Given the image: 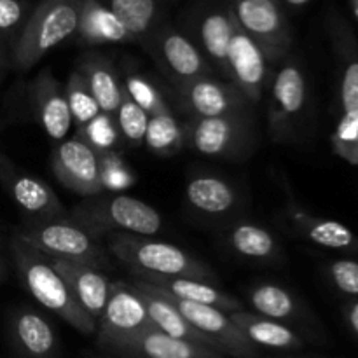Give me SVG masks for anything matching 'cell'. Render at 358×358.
Returning <instances> with one entry per match:
<instances>
[{"label":"cell","instance_id":"cell-34","mask_svg":"<svg viewBox=\"0 0 358 358\" xmlns=\"http://www.w3.org/2000/svg\"><path fill=\"white\" fill-rule=\"evenodd\" d=\"M80 34L91 42H122L131 37L110 10L100 7L87 10L80 23Z\"/></svg>","mask_w":358,"mask_h":358},{"label":"cell","instance_id":"cell-33","mask_svg":"<svg viewBox=\"0 0 358 358\" xmlns=\"http://www.w3.org/2000/svg\"><path fill=\"white\" fill-rule=\"evenodd\" d=\"M110 13L131 37H140L150 30L156 3L154 0H110Z\"/></svg>","mask_w":358,"mask_h":358},{"label":"cell","instance_id":"cell-11","mask_svg":"<svg viewBox=\"0 0 358 358\" xmlns=\"http://www.w3.org/2000/svg\"><path fill=\"white\" fill-rule=\"evenodd\" d=\"M0 184L27 219L51 220L62 219L69 213L44 180L17 170L3 152H0Z\"/></svg>","mask_w":358,"mask_h":358},{"label":"cell","instance_id":"cell-8","mask_svg":"<svg viewBox=\"0 0 358 358\" xmlns=\"http://www.w3.org/2000/svg\"><path fill=\"white\" fill-rule=\"evenodd\" d=\"M306 79L294 63L283 65L269 83L268 133L273 142L283 143L292 138L297 121L306 107Z\"/></svg>","mask_w":358,"mask_h":358},{"label":"cell","instance_id":"cell-29","mask_svg":"<svg viewBox=\"0 0 358 358\" xmlns=\"http://www.w3.org/2000/svg\"><path fill=\"white\" fill-rule=\"evenodd\" d=\"M234 24L224 14H210L201 23V44L208 58L215 63L220 72V79L229 80V66H227V51H229L231 37Z\"/></svg>","mask_w":358,"mask_h":358},{"label":"cell","instance_id":"cell-9","mask_svg":"<svg viewBox=\"0 0 358 358\" xmlns=\"http://www.w3.org/2000/svg\"><path fill=\"white\" fill-rule=\"evenodd\" d=\"M147 285V283H145ZM150 287V285H149ZM157 294L166 297L175 308L182 313V317L189 322L194 329H198L201 334H205L210 341L215 345L222 355L231 358H259L261 352L257 346L252 345L247 338L240 332V329L233 324L229 315L217 310L213 306H205V304L187 303V301L177 299L161 290L154 289Z\"/></svg>","mask_w":358,"mask_h":358},{"label":"cell","instance_id":"cell-38","mask_svg":"<svg viewBox=\"0 0 358 358\" xmlns=\"http://www.w3.org/2000/svg\"><path fill=\"white\" fill-rule=\"evenodd\" d=\"M331 273L339 290L358 296V262L338 261L332 264Z\"/></svg>","mask_w":358,"mask_h":358},{"label":"cell","instance_id":"cell-30","mask_svg":"<svg viewBox=\"0 0 358 358\" xmlns=\"http://www.w3.org/2000/svg\"><path fill=\"white\" fill-rule=\"evenodd\" d=\"M343 107H345V115L336 131V145L343 154H348L350 147L358 142V63H352L346 69L345 77H343Z\"/></svg>","mask_w":358,"mask_h":358},{"label":"cell","instance_id":"cell-13","mask_svg":"<svg viewBox=\"0 0 358 358\" xmlns=\"http://www.w3.org/2000/svg\"><path fill=\"white\" fill-rule=\"evenodd\" d=\"M98 348L103 353L124 358H226V355L208 346L175 339L156 327L103 343L98 345Z\"/></svg>","mask_w":358,"mask_h":358},{"label":"cell","instance_id":"cell-27","mask_svg":"<svg viewBox=\"0 0 358 358\" xmlns=\"http://www.w3.org/2000/svg\"><path fill=\"white\" fill-rule=\"evenodd\" d=\"M143 145L161 157L173 156L185 149V124L178 121L173 108L150 115Z\"/></svg>","mask_w":358,"mask_h":358},{"label":"cell","instance_id":"cell-39","mask_svg":"<svg viewBox=\"0 0 358 358\" xmlns=\"http://www.w3.org/2000/svg\"><path fill=\"white\" fill-rule=\"evenodd\" d=\"M23 21V6L17 0H0V34H9Z\"/></svg>","mask_w":358,"mask_h":358},{"label":"cell","instance_id":"cell-45","mask_svg":"<svg viewBox=\"0 0 358 358\" xmlns=\"http://www.w3.org/2000/svg\"><path fill=\"white\" fill-rule=\"evenodd\" d=\"M0 128H2V121H0Z\"/></svg>","mask_w":358,"mask_h":358},{"label":"cell","instance_id":"cell-2","mask_svg":"<svg viewBox=\"0 0 358 358\" xmlns=\"http://www.w3.org/2000/svg\"><path fill=\"white\" fill-rule=\"evenodd\" d=\"M69 217L98 240L114 233L150 238L163 227V217L154 206L122 192L86 198L70 210Z\"/></svg>","mask_w":358,"mask_h":358},{"label":"cell","instance_id":"cell-37","mask_svg":"<svg viewBox=\"0 0 358 358\" xmlns=\"http://www.w3.org/2000/svg\"><path fill=\"white\" fill-rule=\"evenodd\" d=\"M100 170L103 192H122V189H128L135 184V175L115 150L100 154Z\"/></svg>","mask_w":358,"mask_h":358},{"label":"cell","instance_id":"cell-7","mask_svg":"<svg viewBox=\"0 0 358 358\" xmlns=\"http://www.w3.org/2000/svg\"><path fill=\"white\" fill-rule=\"evenodd\" d=\"M79 28V10L69 2H59L38 14L23 31L13 51L17 70H28L48 51L69 38Z\"/></svg>","mask_w":358,"mask_h":358},{"label":"cell","instance_id":"cell-32","mask_svg":"<svg viewBox=\"0 0 358 358\" xmlns=\"http://www.w3.org/2000/svg\"><path fill=\"white\" fill-rule=\"evenodd\" d=\"M122 87H124V93L142 110H145L149 114V117L173 108L170 100L157 87V84H154L149 77L142 76L140 72H126L124 79H122Z\"/></svg>","mask_w":358,"mask_h":358},{"label":"cell","instance_id":"cell-14","mask_svg":"<svg viewBox=\"0 0 358 358\" xmlns=\"http://www.w3.org/2000/svg\"><path fill=\"white\" fill-rule=\"evenodd\" d=\"M227 66L229 83H233L254 107L261 103L273 77L269 62L261 48L245 31L236 28L233 30L227 51Z\"/></svg>","mask_w":358,"mask_h":358},{"label":"cell","instance_id":"cell-47","mask_svg":"<svg viewBox=\"0 0 358 358\" xmlns=\"http://www.w3.org/2000/svg\"><path fill=\"white\" fill-rule=\"evenodd\" d=\"M0 152H2V150H0Z\"/></svg>","mask_w":358,"mask_h":358},{"label":"cell","instance_id":"cell-25","mask_svg":"<svg viewBox=\"0 0 358 358\" xmlns=\"http://www.w3.org/2000/svg\"><path fill=\"white\" fill-rule=\"evenodd\" d=\"M77 72L84 77L100 110L114 117L124 96V87L114 65L101 56H87L80 62Z\"/></svg>","mask_w":358,"mask_h":358},{"label":"cell","instance_id":"cell-1","mask_svg":"<svg viewBox=\"0 0 358 358\" xmlns=\"http://www.w3.org/2000/svg\"><path fill=\"white\" fill-rule=\"evenodd\" d=\"M9 250L21 283L38 304L58 315L80 334H96L98 324L76 303L51 257L35 250L16 234L10 236Z\"/></svg>","mask_w":358,"mask_h":358},{"label":"cell","instance_id":"cell-40","mask_svg":"<svg viewBox=\"0 0 358 358\" xmlns=\"http://www.w3.org/2000/svg\"><path fill=\"white\" fill-rule=\"evenodd\" d=\"M7 69H9V59H7L6 52H3L2 45H0V83H2V79L6 77Z\"/></svg>","mask_w":358,"mask_h":358},{"label":"cell","instance_id":"cell-36","mask_svg":"<svg viewBox=\"0 0 358 358\" xmlns=\"http://www.w3.org/2000/svg\"><path fill=\"white\" fill-rule=\"evenodd\" d=\"M77 136L84 140L94 152L107 154L114 152V147L117 145L119 129L112 115L100 112L90 124L77 131Z\"/></svg>","mask_w":358,"mask_h":358},{"label":"cell","instance_id":"cell-24","mask_svg":"<svg viewBox=\"0 0 358 358\" xmlns=\"http://www.w3.org/2000/svg\"><path fill=\"white\" fill-rule=\"evenodd\" d=\"M233 324L254 346L271 350H297L303 346L299 336L282 322L261 317L254 311H234L229 313Z\"/></svg>","mask_w":358,"mask_h":358},{"label":"cell","instance_id":"cell-20","mask_svg":"<svg viewBox=\"0 0 358 358\" xmlns=\"http://www.w3.org/2000/svg\"><path fill=\"white\" fill-rule=\"evenodd\" d=\"M157 55L161 70L171 86H182L198 77L210 76V65L205 56L184 35H163L157 45Z\"/></svg>","mask_w":358,"mask_h":358},{"label":"cell","instance_id":"cell-10","mask_svg":"<svg viewBox=\"0 0 358 358\" xmlns=\"http://www.w3.org/2000/svg\"><path fill=\"white\" fill-rule=\"evenodd\" d=\"M51 170L63 187L83 198L103 192L100 154L77 135L56 143L51 152Z\"/></svg>","mask_w":358,"mask_h":358},{"label":"cell","instance_id":"cell-6","mask_svg":"<svg viewBox=\"0 0 358 358\" xmlns=\"http://www.w3.org/2000/svg\"><path fill=\"white\" fill-rule=\"evenodd\" d=\"M171 96L178 110L184 112L187 119L254 112V105L233 83L215 76H203L182 86H173Z\"/></svg>","mask_w":358,"mask_h":358},{"label":"cell","instance_id":"cell-42","mask_svg":"<svg viewBox=\"0 0 358 358\" xmlns=\"http://www.w3.org/2000/svg\"><path fill=\"white\" fill-rule=\"evenodd\" d=\"M350 324H352L353 331L358 334V303L352 308V311H350Z\"/></svg>","mask_w":358,"mask_h":358},{"label":"cell","instance_id":"cell-19","mask_svg":"<svg viewBox=\"0 0 358 358\" xmlns=\"http://www.w3.org/2000/svg\"><path fill=\"white\" fill-rule=\"evenodd\" d=\"M52 266L65 280L76 303L98 324L108 297L112 294V282L96 268L77 262L51 259Z\"/></svg>","mask_w":358,"mask_h":358},{"label":"cell","instance_id":"cell-48","mask_svg":"<svg viewBox=\"0 0 358 358\" xmlns=\"http://www.w3.org/2000/svg\"><path fill=\"white\" fill-rule=\"evenodd\" d=\"M259 358H261V357H259Z\"/></svg>","mask_w":358,"mask_h":358},{"label":"cell","instance_id":"cell-4","mask_svg":"<svg viewBox=\"0 0 358 358\" xmlns=\"http://www.w3.org/2000/svg\"><path fill=\"white\" fill-rule=\"evenodd\" d=\"M14 234L51 259L77 262L96 269L110 264V252L107 247L73 222L69 213L62 219L51 220L24 219Z\"/></svg>","mask_w":358,"mask_h":358},{"label":"cell","instance_id":"cell-46","mask_svg":"<svg viewBox=\"0 0 358 358\" xmlns=\"http://www.w3.org/2000/svg\"><path fill=\"white\" fill-rule=\"evenodd\" d=\"M357 16H358V9H357Z\"/></svg>","mask_w":358,"mask_h":358},{"label":"cell","instance_id":"cell-41","mask_svg":"<svg viewBox=\"0 0 358 358\" xmlns=\"http://www.w3.org/2000/svg\"><path fill=\"white\" fill-rule=\"evenodd\" d=\"M7 278V261L3 257V250H2V243H0V282Z\"/></svg>","mask_w":358,"mask_h":358},{"label":"cell","instance_id":"cell-17","mask_svg":"<svg viewBox=\"0 0 358 358\" xmlns=\"http://www.w3.org/2000/svg\"><path fill=\"white\" fill-rule=\"evenodd\" d=\"M241 192L227 178L212 173L194 175L185 185V201L198 215L212 220L234 217L241 206Z\"/></svg>","mask_w":358,"mask_h":358},{"label":"cell","instance_id":"cell-12","mask_svg":"<svg viewBox=\"0 0 358 358\" xmlns=\"http://www.w3.org/2000/svg\"><path fill=\"white\" fill-rule=\"evenodd\" d=\"M154 325L138 290L131 283H112V294L98 320L96 345L128 338Z\"/></svg>","mask_w":358,"mask_h":358},{"label":"cell","instance_id":"cell-22","mask_svg":"<svg viewBox=\"0 0 358 358\" xmlns=\"http://www.w3.org/2000/svg\"><path fill=\"white\" fill-rule=\"evenodd\" d=\"M13 338L27 358H58L59 339L45 317L21 308L13 317Z\"/></svg>","mask_w":358,"mask_h":358},{"label":"cell","instance_id":"cell-3","mask_svg":"<svg viewBox=\"0 0 358 358\" xmlns=\"http://www.w3.org/2000/svg\"><path fill=\"white\" fill-rule=\"evenodd\" d=\"M105 238L107 250L126 268H136L161 276H187L210 283L217 282L213 271L205 262L177 245L124 233H114Z\"/></svg>","mask_w":358,"mask_h":358},{"label":"cell","instance_id":"cell-5","mask_svg":"<svg viewBox=\"0 0 358 358\" xmlns=\"http://www.w3.org/2000/svg\"><path fill=\"white\" fill-rule=\"evenodd\" d=\"M185 149L206 157L243 161L257 145V126L254 112L219 115V117L187 119Z\"/></svg>","mask_w":358,"mask_h":358},{"label":"cell","instance_id":"cell-26","mask_svg":"<svg viewBox=\"0 0 358 358\" xmlns=\"http://www.w3.org/2000/svg\"><path fill=\"white\" fill-rule=\"evenodd\" d=\"M247 297L254 313L282 324L290 322L299 313V304L294 294L278 283H257L248 290Z\"/></svg>","mask_w":358,"mask_h":358},{"label":"cell","instance_id":"cell-15","mask_svg":"<svg viewBox=\"0 0 358 358\" xmlns=\"http://www.w3.org/2000/svg\"><path fill=\"white\" fill-rule=\"evenodd\" d=\"M28 93L31 110L45 135L51 142H63L73 126L65 86L49 70H44L31 80Z\"/></svg>","mask_w":358,"mask_h":358},{"label":"cell","instance_id":"cell-18","mask_svg":"<svg viewBox=\"0 0 358 358\" xmlns=\"http://www.w3.org/2000/svg\"><path fill=\"white\" fill-rule=\"evenodd\" d=\"M236 16L243 31L261 48L266 59L276 63L285 51L282 41V17L273 0H241Z\"/></svg>","mask_w":358,"mask_h":358},{"label":"cell","instance_id":"cell-28","mask_svg":"<svg viewBox=\"0 0 358 358\" xmlns=\"http://www.w3.org/2000/svg\"><path fill=\"white\" fill-rule=\"evenodd\" d=\"M289 220L306 240L327 248H346L353 243V233L336 220H317L301 210L292 208Z\"/></svg>","mask_w":358,"mask_h":358},{"label":"cell","instance_id":"cell-44","mask_svg":"<svg viewBox=\"0 0 358 358\" xmlns=\"http://www.w3.org/2000/svg\"><path fill=\"white\" fill-rule=\"evenodd\" d=\"M105 355H107V357H105V358H124V357H117V355H110V353H105Z\"/></svg>","mask_w":358,"mask_h":358},{"label":"cell","instance_id":"cell-23","mask_svg":"<svg viewBox=\"0 0 358 358\" xmlns=\"http://www.w3.org/2000/svg\"><path fill=\"white\" fill-rule=\"evenodd\" d=\"M224 243L233 254L247 261L271 264L282 259V247L275 234L252 222H233L224 231Z\"/></svg>","mask_w":358,"mask_h":358},{"label":"cell","instance_id":"cell-31","mask_svg":"<svg viewBox=\"0 0 358 358\" xmlns=\"http://www.w3.org/2000/svg\"><path fill=\"white\" fill-rule=\"evenodd\" d=\"M65 94L66 101H69L70 115H72V124L76 126L77 131H80L84 126L90 124L101 112L93 93L87 87L86 80L77 70L70 72L69 79H66Z\"/></svg>","mask_w":358,"mask_h":358},{"label":"cell","instance_id":"cell-43","mask_svg":"<svg viewBox=\"0 0 358 358\" xmlns=\"http://www.w3.org/2000/svg\"><path fill=\"white\" fill-rule=\"evenodd\" d=\"M287 2H289L290 6H303V3H306L308 0H287Z\"/></svg>","mask_w":358,"mask_h":358},{"label":"cell","instance_id":"cell-16","mask_svg":"<svg viewBox=\"0 0 358 358\" xmlns=\"http://www.w3.org/2000/svg\"><path fill=\"white\" fill-rule=\"evenodd\" d=\"M129 275L136 282L147 283L161 292L168 294L177 299L187 301V303L205 304V306H213L224 313H234V311L243 310L241 301L233 297L231 294L217 289L213 283L205 282V280L187 278V276H161L152 275V273L142 271L136 268H128Z\"/></svg>","mask_w":358,"mask_h":358},{"label":"cell","instance_id":"cell-21","mask_svg":"<svg viewBox=\"0 0 358 358\" xmlns=\"http://www.w3.org/2000/svg\"><path fill=\"white\" fill-rule=\"evenodd\" d=\"M131 285L138 290L140 297H142L143 304H145L147 308L150 322H152V325L157 331H161L166 336H171V338L175 339H182V341L208 346V348L219 352V350L215 348V345H213L205 334H201L198 329L192 327V325L182 317L180 311H178L166 297L157 294L156 290H152L149 285H145V283L136 282V280H133Z\"/></svg>","mask_w":358,"mask_h":358},{"label":"cell","instance_id":"cell-35","mask_svg":"<svg viewBox=\"0 0 358 358\" xmlns=\"http://www.w3.org/2000/svg\"><path fill=\"white\" fill-rule=\"evenodd\" d=\"M115 126L119 135L126 140L131 147L143 145L147 124H149V114L138 107L128 94L124 93L121 105L114 115Z\"/></svg>","mask_w":358,"mask_h":358}]
</instances>
